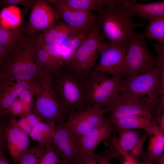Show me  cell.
<instances>
[{"label":"cell","instance_id":"obj_12","mask_svg":"<svg viewBox=\"0 0 164 164\" xmlns=\"http://www.w3.org/2000/svg\"><path fill=\"white\" fill-rule=\"evenodd\" d=\"M51 145L63 164H80L77 138L70 132L65 123L56 124Z\"/></svg>","mask_w":164,"mask_h":164},{"label":"cell","instance_id":"obj_35","mask_svg":"<svg viewBox=\"0 0 164 164\" xmlns=\"http://www.w3.org/2000/svg\"><path fill=\"white\" fill-rule=\"evenodd\" d=\"M22 102L21 101L15 100L9 108L8 113L19 115L25 112V109Z\"/></svg>","mask_w":164,"mask_h":164},{"label":"cell","instance_id":"obj_29","mask_svg":"<svg viewBox=\"0 0 164 164\" xmlns=\"http://www.w3.org/2000/svg\"><path fill=\"white\" fill-rule=\"evenodd\" d=\"M48 145L39 143L29 148L19 159L17 164H40Z\"/></svg>","mask_w":164,"mask_h":164},{"label":"cell","instance_id":"obj_28","mask_svg":"<svg viewBox=\"0 0 164 164\" xmlns=\"http://www.w3.org/2000/svg\"><path fill=\"white\" fill-rule=\"evenodd\" d=\"M21 21L20 11L16 6L7 7L1 11L0 27L8 29L16 28L19 26Z\"/></svg>","mask_w":164,"mask_h":164},{"label":"cell","instance_id":"obj_8","mask_svg":"<svg viewBox=\"0 0 164 164\" xmlns=\"http://www.w3.org/2000/svg\"><path fill=\"white\" fill-rule=\"evenodd\" d=\"M51 79L38 89L33 112L45 122L56 124L64 123L69 114L58 102L51 87Z\"/></svg>","mask_w":164,"mask_h":164},{"label":"cell","instance_id":"obj_17","mask_svg":"<svg viewBox=\"0 0 164 164\" xmlns=\"http://www.w3.org/2000/svg\"><path fill=\"white\" fill-rule=\"evenodd\" d=\"M47 80L32 81H16L0 89V111L1 116H6L16 98L24 90L39 86Z\"/></svg>","mask_w":164,"mask_h":164},{"label":"cell","instance_id":"obj_44","mask_svg":"<svg viewBox=\"0 0 164 164\" xmlns=\"http://www.w3.org/2000/svg\"><path fill=\"white\" fill-rule=\"evenodd\" d=\"M138 164H156L155 163L153 162H146L143 161L142 162L140 161H138Z\"/></svg>","mask_w":164,"mask_h":164},{"label":"cell","instance_id":"obj_4","mask_svg":"<svg viewBox=\"0 0 164 164\" xmlns=\"http://www.w3.org/2000/svg\"><path fill=\"white\" fill-rule=\"evenodd\" d=\"M145 38L143 34L135 32L130 37L125 49V65L122 75L124 79L132 78L159 66L160 58L150 52Z\"/></svg>","mask_w":164,"mask_h":164},{"label":"cell","instance_id":"obj_25","mask_svg":"<svg viewBox=\"0 0 164 164\" xmlns=\"http://www.w3.org/2000/svg\"><path fill=\"white\" fill-rule=\"evenodd\" d=\"M91 31L84 32L76 35L67 45H63L60 57V63L62 68L69 64Z\"/></svg>","mask_w":164,"mask_h":164},{"label":"cell","instance_id":"obj_31","mask_svg":"<svg viewBox=\"0 0 164 164\" xmlns=\"http://www.w3.org/2000/svg\"><path fill=\"white\" fill-rule=\"evenodd\" d=\"M36 59L39 64L48 73H53V68L48 53L39 43L36 53Z\"/></svg>","mask_w":164,"mask_h":164},{"label":"cell","instance_id":"obj_37","mask_svg":"<svg viewBox=\"0 0 164 164\" xmlns=\"http://www.w3.org/2000/svg\"><path fill=\"white\" fill-rule=\"evenodd\" d=\"M114 155L111 152L108 153H102L97 164H110V160L114 158Z\"/></svg>","mask_w":164,"mask_h":164},{"label":"cell","instance_id":"obj_34","mask_svg":"<svg viewBox=\"0 0 164 164\" xmlns=\"http://www.w3.org/2000/svg\"><path fill=\"white\" fill-rule=\"evenodd\" d=\"M40 164H63L54 150L51 144L48 145Z\"/></svg>","mask_w":164,"mask_h":164},{"label":"cell","instance_id":"obj_36","mask_svg":"<svg viewBox=\"0 0 164 164\" xmlns=\"http://www.w3.org/2000/svg\"><path fill=\"white\" fill-rule=\"evenodd\" d=\"M2 3L4 6L8 7L22 5L25 6H31L34 0H2Z\"/></svg>","mask_w":164,"mask_h":164},{"label":"cell","instance_id":"obj_33","mask_svg":"<svg viewBox=\"0 0 164 164\" xmlns=\"http://www.w3.org/2000/svg\"><path fill=\"white\" fill-rule=\"evenodd\" d=\"M159 66L161 73V85L158 106L155 113L156 119L164 112V55L160 58Z\"/></svg>","mask_w":164,"mask_h":164},{"label":"cell","instance_id":"obj_20","mask_svg":"<svg viewBox=\"0 0 164 164\" xmlns=\"http://www.w3.org/2000/svg\"><path fill=\"white\" fill-rule=\"evenodd\" d=\"M86 31H84L71 27L64 22H59L57 24L41 34L39 43L62 44L69 36H74Z\"/></svg>","mask_w":164,"mask_h":164},{"label":"cell","instance_id":"obj_1","mask_svg":"<svg viewBox=\"0 0 164 164\" xmlns=\"http://www.w3.org/2000/svg\"><path fill=\"white\" fill-rule=\"evenodd\" d=\"M41 34L32 35L26 32L20 38L9 55L0 63V88L16 81L46 80L51 74L39 64L36 53Z\"/></svg>","mask_w":164,"mask_h":164},{"label":"cell","instance_id":"obj_22","mask_svg":"<svg viewBox=\"0 0 164 164\" xmlns=\"http://www.w3.org/2000/svg\"><path fill=\"white\" fill-rule=\"evenodd\" d=\"M145 38L149 40L157 41L155 45V51L158 56L164 55V18L153 20L149 24L143 34Z\"/></svg>","mask_w":164,"mask_h":164},{"label":"cell","instance_id":"obj_19","mask_svg":"<svg viewBox=\"0 0 164 164\" xmlns=\"http://www.w3.org/2000/svg\"><path fill=\"white\" fill-rule=\"evenodd\" d=\"M115 131L122 129H143L150 134L156 125L155 115L137 114L110 121Z\"/></svg>","mask_w":164,"mask_h":164},{"label":"cell","instance_id":"obj_43","mask_svg":"<svg viewBox=\"0 0 164 164\" xmlns=\"http://www.w3.org/2000/svg\"><path fill=\"white\" fill-rule=\"evenodd\" d=\"M128 154L133 164H138L137 159L133 157L129 153H128Z\"/></svg>","mask_w":164,"mask_h":164},{"label":"cell","instance_id":"obj_32","mask_svg":"<svg viewBox=\"0 0 164 164\" xmlns=\"http://www.w3.org/2000/svg\"><path fill=\"white\" fill-rule=\"evenodd\" d=\"M29 142L28 135L22 129L20 133L14 155L12 159L14 162L17 163L21 156L29 148Z\"/></svg>","mask_w":164,"mask_h":164},{"label":"cell","instance_id":"obj_38","mask_svg":"<svg viewBox=\"0 0 164 164\" xmlns=\"http://www.w3.org/2000/svg\"><path fill=\"white\" fill-rule=\"evenodd\" d=\"M115 150L118 154L122 156L124 158V160L121 164H133L128 153L118 148H116Z\"/></svg>","mask_w":164,"mask_h":164},{"label":"cell","instance_id":"obj_7","mask_svg":"<svg viewBox=\"0 0 164 164\" xmlns=\"http://www.w3.org/2000/svg\"><path fill=\"white\" fill-rule=\"evenodd\" d=\"M99 26L98 25L91 30L69 64L65 67L82 80L96 66L100 55L99 47L105 41Z\"/></svg>","mask_w":164,"mask_h":164},{"label":"cell","instance_id":"obj_15","mask_svg":"<svg viewBox=\"0 0 164 164\" xmlns=\"http://www.w3.org/2000/svg\"><path fill=\"white\" fill-rule=\"evenodd\" d=\"M64 22L74 28L84 31L91 30L98 25V20L92 12L69 8L60 3L58 0H47Z\"/></svg>","mask_w":164,"mask_h":164},{"label":"cell","instance_id":"obj_16","mask_svg":"<svg viewBox=\"0 0 164 164\" xmlns=\"http://www.w3.org/2000/svg\"><path fill=\"white\" fill-rule=\"evenodd\" d=\"M109 138L111 148H118L137 159L144 141L148 136L147 133L141 136L136 129H122L116 131Z\"/></svg>","mask_w":164,"mask_h":164},{"label":"cell","instance_id":"obj_10","mask_svg":"<svg viewBox=\"0 0 164 164\" xmlns=\"http://www.w3.org/2000/svg\"><path fill=\"white\" fill-rule=\"evenodd\" d=\"M109 111L108 108L88 106L84 110L70 113L65 124L70 132L78 138L88 133L100 123L105 118V113Z\"/></svg>","mask_w":164,"mask_h":164},{"label":"cell","instance_id":"obj_5","mask_svg":"<svg viewBox=\"0 0 164 164\" xmlns=\"http://www.w3.org/2000/svg\"><path fill=\"white\" fill-rule=\"evenodd\" d=\"M123 78L107 76L93 69L83 80L87 107L105 108L113 97L120 92Z\"/></svg>","mask_w":164,"mask_h":164},{"label":"cell","instance_id":"obj_23","mask_svg":"<svg viewBox=\"0 0 164 164\" xmlns=\"http://www.w3.org/2000/svg\"><path fill=\"white\" fill-rule=\"evenodd\" d=\"M26 32V28L19 26L13 29L0 27V46L2 48L4 55L3 61L18 40Z\"/></svg>","mask_w":164,"mask_h":164},{"label":"cell","instance_id":"obj_42","mask_svg":"<svg viewBox=\"0 0 164 164\" xmlns=\"http://www.w3.org/2000/svg\"><path fill=\"white\" fill-rule=\"evenodd\" d=\"M157 162L159 164H164V152L161 155Z\"/></svg>","mask_w":164,"mask_h":164},{"label":"cell","instance_id":"obj_11","mask_svg":"<svg viewBox=\"0 0 164 164\" xmlns=\"http://www.w3.org/2000/svg\"><path fill=\"white\" fill-rule=\"evenodd\" d=\"M125 49L108 41H104L99 47L100 59L94 69L105 74L123 78L125 62Z\"/></svg>","mask_w":164,"mask_h":164},{"label":"cell","instance_id":"obj_24","mask_svg":"<svg viewBox=\"0 0 164 164\" xmlns=\"http://www.w3.org/2000/svg\"><path fill=\"white\" fill-rule=\"evenodd\" d=\"M56 124L40 121L32 128L29 136L39 143L48 145L52 143Z\"/></svg>","mask_w":164,"mask_h":164},{"label":"cell","instance_id":"obj_39","mask_svg":"<svg viewBox=\"0 0 164 164\" xmlns=\"http://www.w3.org/2000/svg\"><path fill=\"white\" fill-rule=\"evenodd\" d=\"M0 164H12L5 154L2 142H0Z\"/></svg>","mask_w":164,"mask_h":164},{"label":"cell","instance_id":"obj_2","mask_svg":"<svg viewBox=\"0 0 164 164\" xmlns=\"http://www.w3.org/2000/svg\"><path fill=\"white\" fill-rule=\"evenodd\" d=\"M124 0H115L104 6L98 12V22L105 39L126 48L135 29L145 26L134 21L133 16L123 4Z\"/></svg>","mask_w":164,"mask_h":164},{"label":"cell","instance_id":"obj_13","mask_svg":"<svg viewBox=\"0 0 164 164\" xmlns=\"http://www.w3.org/2000/svg\"><path fill=\"white\" fill-rule=\"evenodd\" d=\"M31 6L29 21L26 27L28 35L46 31L55 25L60 18L47 1L34 0Z\"/></svg>","mask_w":164,"mask_h":164},{"label":"cell","instance_id":"obj_18","mask_svg":"<svg viewBox=\"0 0 164 164\" xmlns=\"http://www.w3.org/2000/svg\"><path fill=\"white\" fill-rule=\"evenodd\" d=\"M123 4L133 16L137 15L149 22L164 18V1L141 3L135 0H124Z\"/></svg>","mask_w":164,"mask_h":164},{"label":"cell","instance_id":"obj_14","mask_svg":"<svg viewBox=\"0 0 164 164\" xmlns=\"http://www.w3.org/2000/svg\"><path fill=\"white\" fill-rule=\"evenodd\" d=\"M114 130L111 123L105 118L88 133L78 138L80 152V164H84L94 154L98 145L109 138Z\"/></svg>","mask_w":164,"mask_h":164},{"label":"cell","instance_id":"obj_40","mask_svg":"<svg viewBox=\"0 0 164 164\" xmlns=\"http://www.w3.org/2000/svg\"><path fill=\"white\" fill-rule=\"evenodd\" d=\"M102 153H96L91 156L84 163V164H97Z\"/></svg>","mask_w":164,"mask_h":164},{"label":"cell","instance_id":"obj_21","mask_svg":"<svg viewBox=\"0 0 164 164\" xmlns=\"http://www.w3.org/2000/svg\"><path fill=\"white\" fill-rule=\"evenodd\" d=\"M148 136L149 143L143 161L157 162L164 152V134L159 130L156 125Z\"/></svg>","mask_w":164,"mask_h":164},{"label":"cell","instance_id":"obj_6","mask_svg":"<svg viewBox=\"0 0 164 164\" xmlns=\"http://www.w3.org/2000/svg\"><path fill=\"white\" fill-rule=\"evenodd\" d=\"M161 73L154 69L130 79H123L120 92L131 94L148 104L156 111L160 93Z\"/></svg>","mask_w":164,"mask_h":164},{"label":"cell","instance_id":"obj_26","mask_svg":"<svg viewBox=\"0 0 164 164\" xmlns=\"http://www.w3.org/2000/svg\"><path fill=\"white\" fill-rule=\"evenodd\" d=\"M62 5L71 8L92 12L100 11L105 5L113 3L114 0H58Z\"/></svg>","mask_w":164,"mask_h":164},{"label":"cell","instance_id":"obj_41","mask_svg":"<svg viewBox=\"0 0 164 164\" xmlns=\"http://www.w3.org/2000/svg\"><path fill=\"white\" fill-rule=\"evenodd\" d=\"M156 125L159 130L164 134V112L156 119Z\"/></svg>","mask_w":164,"mask_h":164},{"label":"cell","instance_id":"obj_3","mask_svg":"<svg viewBox=\"0 0 164 164\" xmlns=\"http://www.w3.org/2000/svg\"><path fill=\"white\" fill-rule=\"evenodd\" d=\"M51 84L58 102L69 115L88 107L83 81L67 68L52 74Z\"/></svg>","mask_w":164,"mask_h":164},{"label":"cell","instance_id":"obj_9","mask_svg":"<svg viewBox=\"0 0 164 164\" xmlns=\"http://www.w3.org/2000/svg\"><path fill=\"white\" fill-rule=\"evenodd\" d=\"M107 108L109 121L137 114H148L155 116L156 111L148 104L137 97L125 93L116 94L109 103Z\"/></svg>","mask_w":164,"mask_h":164},{"label":"cell","instance_id":"obj_30","mask_svg":"<svg viewBox=\"0 0 164 164\" xmlns=\"http://www.w3.org/2000/svg\"><path fill=\"white\" fill-rule=\"evenodd\" d=\"M39 43L47 51L50 57L53 70L52 74L59 72L62 69L60 57L62 44Z\"/></svg>","mask_w":164,"mask_h":164},{"label":"cell","instance_id":"obj_27","mask_svg":"<svg viewBox=\"0 0 164 164\" xmlns=\"http://www.w3.org/2000/svg\"><path fill=\"white\" fill-rule=\"evenodd\" d=\"M22 129L18 121L14 119L9 120L3 129V132L6 137L7 148L12 159L14 155L20 133Z\"/></svg>","mask_w":164,"mask_h":164}]
</instances>
